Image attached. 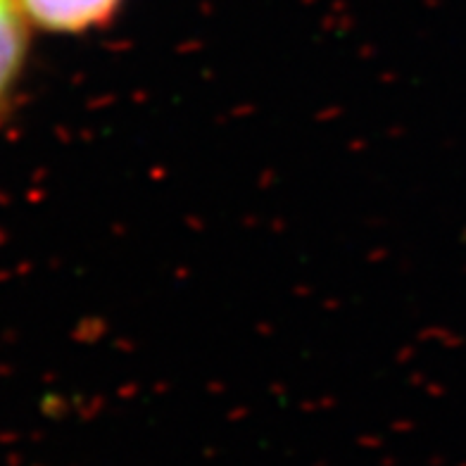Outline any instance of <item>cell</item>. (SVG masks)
<instances>
[{
	"instance_id": "2",
	"label": "cell",
	"mask_w": 466,
	"mask_h": 466,
	"mask_svg": "<svg viewBox=\"0 0 466 466\" xmlns=\"http://www.w3.org/2000/svg\"><path fill=\"white\" fill-rule=\"evenodd\" d=\"M26 17L15 0H0V100L15 86L26 53Z\"/></svg>"
},
{
	"instance_id": "1",
	"label": "cell",
	"mask_w": 466,
	"mask_h": 466,
	"mask_svg": "<svg viewBox=\"0 0 466 466\" xmlns=\"http://www.w3.org/2000/svg\"><path fill=\"white\" fill-rule=\"evenodd\" d=\"M24 17L41 29L83 33L107 24L124 0H15Z\"/></svg>"
}]
</instances>
